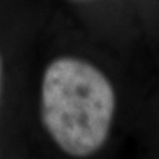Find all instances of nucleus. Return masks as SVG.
<instances>
[{
  "mask_svg": "<svg viewBox=\"0 0 159 159\" xmlns=\"http://www.w3.org/2000/svg\"><path fill=\"white\" fill-rule=\"evenodd\" d=\"M116 111V93L98 68L76 57L49 64L41 82V121L68 155L84 158L107 141Z\"/></svg>",
  "mask_w": 159,
  "mask_h": 159,
  "instance_id": "obj_1",
  "label": "nucleus"
},
{
  "mask_svg": "<svg viewBox=\"0 0 159 159\" xmlns=\"http://www.w3.org/2000/svg\"><path fill=\"white\" fill-rule=\"evenodd\" d=\"M2 82H3V62H2V56H0V94H2Z\"/></svg>",
  "mask_w": 159,
  "mask_h": 159,
  "instance_id": "obj_2",
  "label": "nucleus"
},
{
  "mask_svg": "<svg viewBox=\"0 0 159 159\" xmlns=\"http://www.w3.org/2000/svg\"><path fill=\"white\" fill-rule=\"evenodd\" d=\"M73 2H88V0H73Z\"/></svg>",
  "mask_w": 159,
  "mask_h": 159,
  "instance_id": "obj_3",
  "label": "nucleus"
}]
</instances>
